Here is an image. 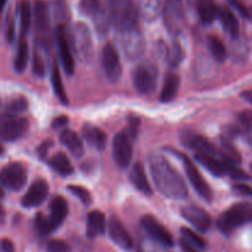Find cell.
<instances>
[{
	"label": "cell",
	"mask_w": 252,
	"mask_h": 252,
	"mask_svg": "<svg viewBox=\"0 0 252 252\" xmlns=\"http://www.w3.org/2000/svg\"><path fill=\"white\" fill-rule=\"evenodd\" d=\"M149 169L160 193L171 199L186 198L189 194L186 182L166 158L155 153L150 154Z\"/></svg>",
	"instance_id": "obj_1"
},
{
	"label": "cell",
	"mask_w": 252,
	"mask_h": 252,
	"mask_svg": "<svg viewBox=\"0 0 252 252\" xmlns=\"http://www.w3.org/2000/svg\"><path fill=\"white\" fill-rule=\"evenodd\" d=\"M111 24L117 32L138 26V9L135 0H106Z\"/></svg>",
	"instance_id": "obj_2"
},
{
	"label": "cell",
	"mask_w": 252,
	"mask_h": 252,
	"mask_svg": "<svg viewBox=\"0 0 252 252\" xmlns=\"http://www.w3.org/2000/svg\"><path fill=\"white\" fill-rule=\"evenodd\" d=\"M249 223H252V203H236L219 217L217 225L224 234H231Z\"/></svg>",
	"instance_id": "obj_3"
},
{
	"label": "cell",
	"mask_w": 252,
	"mask_h": 252,
	"mask_svg": "<svg viewBox=\"0 0 252 252\" xmlns=\"http://www.w3.org/2000/svg\"><path fill=\"white\" fill-rule=\"evenodd\" d=\"M161 14L167 31L174 36L181 33L186 22L185 0H162Z\"/></svg>",
	"instance_id": "obj_4"
},
{
	"label": "cell",
	"mask_w": 252,
	"mask_h": 252,
	"mask_svg": "<svg viewBox=\"0 0 252 252\" xmlns=\"http://www.w3.org/2000/svg\"><path fill=\"white\" fill-rule=\"evenodd\" d=\"M117 33L121 48L128 58L139 59L144 54L145 41L139 27H132V29L120 31Z\"/></svg>",
	"instance_id": "obj_5"
},
{
	"label": "cell",
	"mask_w": 252,
	"mask_h": 252,
	"mask_svg": "<svg viewBox=\"0 0 252 252\" xmlns=\"http://www.w3.org/2000/svg\"><path fill=\"white\" fill-rule=\"evenodd\" d=\"M158 81V68L150 62L138 64L133 71V83L137 91L147 95L154 91Z\"/></svg>",
	"instance_id": "obj_6"
},
{
	"label": "cell",
	"mask_w": 252,
	"mask_h": 252,
	"mask_svg": "<svg viewBox=\"0 0 252 252\" xmlns=\"http://www.w3.org/2000/svg\"><path fill=\"white\" fill-rule=\"evenodd\" d=\"M29 129V122L11 113H0V139L14 142L20 139Z\"/></svg>",
	"instance_id": "obj_7"
},
{
	"label": "cell",
	"mask_w": 252,
	"mask_h": 252,
	"mask_svg": "<svg viewBox=\"0 0 252 252\" xmlns=\"http://www.w3.org/2000/svg\"><path fill=\"white\" fill-rule=\"evenodd\" d=\"M27 182V170L21 162H11L0 170V184L10 191H20Z\"/></svg>",
	"instance_id": "obj_8"
},
{
	"label": "cell",
	"mask_w": 252,
	"mask_h": 252,
	"mask_svg": "<svg viewBox=\"0 0 252 252\" xmlns=\"http://www.w3.org/2000/svg\"><path fill=\"white\" fill-rule=\"evenodd\" d=\"M133 157V137L128 130H122L113 139V158L121 169H127Z\"/></svg>",
	"instance_id": "obj_9"
},
{
	"label": "cell",
	"mask_w": 252,
	"mask_h": 252,
	"mask_svg": "<svg viewBox=\"0 0 252 252\" xmlns=\"http://www.w3.org/2000/svg\"><path fill=\"white\" fill-rule=\"evenodd\" d=\"M180 158H181L182 162H184L185 171H186L189 181L191 182L194 191L199 194V197H202V198L206 199V201L211 202L212 199H213V191H212L208 182L203 179V176H202V174L199 172V170L197 169L196 165L192 162V160L189 159V157L180 154Z\"/></svg>",
	"instance_id": "obj_10"
},
{
	"label": "cell",
	"mask_w": 252,
	"mask_h": 252,
	"mask_svg": "<svg viewBox=\"0 0 252 252\" xmlns=\"http://www.w3.org/2000/svg\"><path fill=\"white\" fill-rule=\"evenodd\" d=\"M101 63H102L103 71L107 79L112 83H116L122 76V63H121L120 54L117 48L113 46V43L107 42L102 48L101 54Z\"/></svg>",
	"instance_id": "obj_11"
},
{
	"label": "cell",
	"mask_w": 252,
	"mask_h": 252,
	"mask_svg": "<svg viewBox=\"0 0 252 252\" xmlns=\"http://www.w3.org/2000/svg\"><path fill=\"white\" fill-rule=\"evenodd\" d=\"M140 224H142V228L144 229L145 233H147L153 240L157 241L158 244L165 246V248H171V246H174L175 241L171 233H170V231L153 216L143 217Z\"/></svg>",
	"instance_id": "obj_12"
},
{
	"label": "cell",
	"mask_w": 252,
	"mask_h": 252,
	"mask_svg": "<svg viewBox=\"0 0 252 252\" xmlns=\"http://www.w3.org/2000/svg\"><path fill=\"white\" fill-rule=\"evenodd\" d=\"M56 41L58 46L59 57H61L62 65L68 75H73L75 70V61H74L73 52H71L70 44H69L68 37H66V30L64 25L59 24L56 30Z\"/></svg>",
	"instance_id": "obj_13"
},
{
	"label": "cell",
	"mask_w": 252,
	"mask_h": 252,
	"mask_svg": "<svg viewBox=\"0 0 252 252\" xmlns=\"http://www.w3.org/2000/svg\"><path fill=\"white\" fill-rule=\"evenodd\" d=\"M34 25L39 43L47 46L51 41V26L48 6L43 0H37L34 4Z\"/></svg>",
	"instance_id": "obj_14"
},
{
	"label": "cell",
	"mask_w": 252,
	"mask_h": 252,
	"mask_svg": "<svg viewBox=\"0 0 252 252\" xmlns=\"http://www.w3.org/2000/svg\"><path fill=\"white\" fill-rule=\"evenodd\" d=\"M73 46L81 59H89L93 52V39L89 27L83 22H78L73 30Z\"/></svg>",
	"instance_id": "obj_15"
},
{
	"label": "cell",
	"mask_w": 252,
	"mask_h": 252,
	"mask_svg": "<svg viewBox=\"0 0 252 252\" xmlns=\"http://www.w3.org/2000/svg\"><path fill=\"white\" fill-rule=\"evenodd\" d=\"M49 194V185L46 180L38 179L30 186L25 196L22 197L21 204L25 208H33L43 203Z\"/></svg>",
	"instance_id": "obj_16"
},
{
	"label": "cell",
	"mask_w": 252,
	"mask_h": 252,
	"mask_svg": "<svg viewBox=\"0 0 252 252\" xmlns=\"http://www.w3.org/2000/svg\"><path fill=\"white\" fill-rule=\"evenodd\" d=\"M182 217L189 221L191 225H193L197 230L206 233L212 226V218L208 212L203 208L197 206H187L182 208Z\"/></svg>",
	"instance_id": "obj_17"
},
{
	"label": "cell",
	"mask_w": 252,
	"mask_h": 252,
	"mask_svg": "<svg viewBox=\"0 0 252 252\" xmlns=\"http://www.w3.org/2000/svg\"><path fill=\"white\" fill-rule=\"evenodd\" d=\"M107 230L110 234V238L117 244L120 248L125 250H130L133 248V239L130 234L128 233L127 229L123 226V224L118 220L116 217L110 218L107 223Z\"/></svg>",
	"instance_id": "obj_18"
},
{
	"label": "cell",
	"mask_w": 252,
	"mask_h": 252,
	"mask_svg": "<svg viewBox=\"0 0 252 252\" xmlns=\"http://www.w3.org/2000/svg\"><path fill=\"white\" fill-rule=\"evenodd\" d=\"M182 142L189 148H192L196 152V154L217 155V150L214 145L207 138L202 137V135L185 132L182 134Z\"/></svg>",
	"instance_id": "obj_19"
},
{
	"label": "cell",
	"mask_w": 252,
	"mask_h": 252,
	"mask_svg": "<svg viewBox=\"0 0 252 252\" xmlns=\"http://www.w3.org/2000/svg\"><path fill=\"white\" fill-rule=\"evenodd\" d=\"M129 180L130 182H132L133 186H134L138 191L142 192L145 196H152L153 189L152 186H150L149 180H148L144 166H143L142 162H135V164L133 165L129 174Z\"/></svg>",
	"instance_id": "obj_20"
},
{
	"label": "cell",
	"mask_w": 252,
	"mask_h": 252,
	"mask_svg": "<svg viewBox=\"0 0 252 252\" xmlns=\"http://www.w3.org/2000/svg\"><path fill=\"white\" fill-rule=\"evenodd\" d=\"M138 15L145 21L152 22L160 16L162 11V0H138Z\"/></svg>",
	"instance_id": "obj_21"
},
{
	"label": "cell",
	"mask_w": 252,
	"mask_h": 252,
	"mask_svg": "<svg viewBox=\"0 0 252 252\" xmlns=\"http://www.w3.org/2000/svg\"><path fill=\"white\" fill-rule=\"evenodd\" d=\"M107 228L105 214L100 211H93L88 216V225H86V234L89 238L94 239L96 236L103 235Z\"/></svg>",
	"instance_id": "obj_22"
},
{
	"label": "cell",
	"mask_w": 252,
	"mask_h": 252,
	"mask_svg": "<svg viewBox=\"0 0 252 252\" xmlns=\"http://www.w3.org/2000/svg\"><path fill=\"white\" fill-rule=\"evenodd\" d=\"M61 142L66 149L76 158L83 157L84 154V143L81 138L76 134L74 130L65 129L61 134Z\"/></svg>",
	"instance_id": "obj_23"
},
{
	"label": "cell",
	"mask_w": 252,
	"mask_h": 252,
	"mask_svg": "<svg viewBox=\"0 0 252 252\" xmlns=\"http://www.w3.org/2000/svg\"><path fill=\"white\" fill-rule=\"evenodd\" d=\"M68 203H66L65 199L62 196H56L49 203V212H51V219L53 221L54 225L58 228L62 223L64 221V219L68 216Z\"/></svg>",
	"instance_id": "obj_24"
},
{
	"label": "cell",
	"mask_w": 252,
	"mask_h": 252,
	"mask_svg": "<svg viewBox=\"0 0 252 252\" xmlns=\"http://www.w3.org/2000/svg\"><path fill=\"white\" fill-rule=\"evenodd\" d=\"M83 137L85 138L89 144L93 145L94 148H96L98 150L103 149L106 145V142H107V135H106V133L98 127H95V126L91 125L84 126Z\"/></svg>",
	"instance_id": "obj_25"
},
{
	"label": "cell",
	"mask_w": 252,
	"mask_h": 252,
	"mask_svg": "<svg viewBox=\"0 0 252 252\" xmlns=\"http://www.w3.org/2000/svg\"><path fill=\"white\" fill-rule=\"evenodd\" d=\"M218 19H220L223 27L233 38H236L239 36V32H240L239 21L235 14L229 7H219Z\"/></svg>",
	"instance_id": "obj_26"
},
{
	"label": "cell",
	"mask_w": 252,
	"mask_h": 252,
	"mask_svg": "<svg viewBox=\"0 0 252 252\" xmlns=\"http://www.w3.org/2000/svg\"><path fill=\"white\" fill-rule=\"evenodd\" d=\"M180 90V78L177 74L170 73L165 79L164 86H162L160 100L162 102H170L177 96Z\"/></svg>",
	"instance_id": "obj_27"
},
{
	"label": "cell",
	"mask_w": 252,
	"mask_h": 252,
	"mask_svg": "<svg viewBox=\"0 0 252 252\" xmlns=\"http://www.w3.org/2000/svg\"><path fill=\"white\" fill-rule=\"evenodd\" d=\"M197 161L199 164L203 165L207 170H208L211 174H213L214 176H223L225 174L224 171V165H223V159H218L216 155H204V154H194Z\"/></svg>",
	"instance_id": "obj_28"
},
{
	"label": "cell",
	"mask_w": 252,
	"mask_h": 252,
	"mask_svg": "<svg viewBox=\"0 0 252 252\" xmlns=\"http://www.w3.org/2000/svg\"><path fill=\"white\" fill-rule=\"evenodd\" d=\"M197 9H198V14L202 22L206 25L212 24L218 17L219 7L217 6L214 0H198Z\"/></svg>",
	"instance_id": "obj_29"
},
{
	"label": "cell",
	"mask_w": 252,
	"mask_h": 252,
	"mask_svg": "<svg viewBox=\"0 0 252 252\" xmlns=\"http://www.w3.org/2000/svg\"><path fill=\"white\" fill-rule=\"evenodd\" d=\"M49 165H51V167L54 171L58 172L62 176H69V175L73 174L74 171V167L70 159L62 152L57 153V154H54L53 157L51 158Z\"/></svg>",
	"instance_id": "obj_30"
},
{
	"label": "cell",
	"mask_w": 252,
	"mask_h": 252,
	"mask_svg": "<svg viewBox=\"0 0 252 252\" xmlns=\"http://www.w3.org/2000/svg\"><path fill=\"white\" fill-rule=\"evenodd\" d=\"M29 46H27V42L25 41V38L21 37L19 41V44H17L16 56H15L14 59V68L16 73H22V71H25L27 63H29Z\"/></svg>",
	"instance_id": "obj_31"
},
{
	"label": "cell",
	"mask_w": 252,
	"mask_h": 252,
	"mask_svg": "<svg viewBox=\"0 0 252 252\" xmlns=\"http://www.w3.org/2000/svg\"><path fill=\"white\" fill-rule=\"evenodd\" d=\"M51 78H52V86H53V90H54V94H56V96L59 98V101H61L62 103L68 105V97H66L65 89H64L63 81H62L61 70H59V66L57 63H53V65H52Z\"/></svg>",
	"instance_id": "obj_32"
},
{
	"label": "cell",
	"mask_w": 252,
	"mask_h": 252,
	"mask_svg": "<svg viewBox=\"0 0 252 252\" xmlns=\"http://www.w3.org/2000/svg\"><path fill=\"white\" fill-rule=\"evenodd\" d=\"M20 11V30H21V37L24 38L25 34L29 32L31 26V6L27 0H22L19 6Z\"/></svg>",
	"instance_id": "obj_33"
},
{
	"label": "cell",
	"mask_w": 252,
	"mask_h": 252,
	"mask_svg": "<svg viewBox=\"0 0 252 252\" xmlns=\"http://www.w3.org/2000/svg\"><path fill=\"white\" fill-rule=\"evenodd\" d=\"M208 47L209 51H211L212 56L214 57V59L218 62H224L226 59V48L224 42L221 41L219 37L217 36H209L208 38Z\"/></svg>",
	"instance_id": "obj_34"
},
{
	"label": "cell",
	"mask_w": 252,
	"mask_h": 252,
	"mask_svg": "<svg viewBox=\"0 0 252 252\" xmlns=\"http://www.w3.org/2000/svg\"><path fill=\"white\" fill-rule=\"evenodd\" d=\"M103 9L101 0H80L79 4V10L83 15L89 17H95L101 10Z\"/></svg>",
	"instance_id": "obj_35"
},
{
	"label": "cell",
	"mask_w": 252,
	"mask_h": 252,
	"mask_svg": "<svg viewBox=\"0 0 252 252\" xmlns=\"http://www.w3.org/2000/svg\"><path fill=\"white\" fill-rule=\"evenodd\" d=\"M181 236L182 240H185L186 243L191 244L192 246H194L196 249H198L199 251L204 250L206 249V241L201 238L197 233H194V230L189 228H182L181 229Z\"/></svg>",
	"instance_id": "obj_36"
},
{
	"label": "cell",
	"mask_w": 252,
	"mask_h": 252,
	"mask_svg": "<svg viewBox=\"0 0 252 252\" xmlns=\"http://www.w3.org/2000/svg\"><path fill=\"white\" fill-rule=\"evenodd\" d=\"M167 62L171 66H177L184 59V49L179 42H174L172 46L166 51Z\"/></svg>",
	"instance_id": "obj_37"
},
{
	"label": "cell",
	"mask_w": 252,
	"mask_h": 252,
	"mask_svg": "<svg viewBox=\"0 0 252 252\" xmlns=\"http://www.w3.org/2000/svg\"><path fill=\"white\" fill-rule=\"evenodd\" d=\"M34 225H36V229L38 230V233L42 234V235L51 234L52 231H54L57 229V226L54 225L53 221L41 213L37 214L36 219H34Z\"/></svg>",
	"instance_id": "obj_38"
},
{
	"label": "cell",
	"mask_w": 252,
	"mask_h": 252,
	"mask_svg": "<svg viewBox=\"0 0 252 252\" xmlns=\"http://www.w3.org/2000/svg\"><path fill=\"white\" fill-rule=\"evenodd\" d=\"M223 165H224V171H225V174H228L229 176L233 177V179L239 180V181H244V180L250 179L249 175L246 174L245 171H243L240 167L236 166L234 162H230L228 161V160L223 159Z\"/></svg>",
	"instance_id": "obj_39"
},
{
	"label": "cell",
	"mask_w": 252,
	"mask_h": 252,
	"mask_svg": "<svg viewBox=\"0 0 252 252\" xmlns=\"http://www.w3.org/2000/svg\"><path fill=\"white\" fill-rule=\"evenodd\" d=\"M68 189L70 193H73L74 196L78 197V198L80 199L84 204H86V206L90 204L91 201H93L90 191H89L88 189H85V187L80 186V185H69Z\"/></svg>",
	"instance_id": "obj_40"
},
{
	"label": "cell",
	"mask_w": 252,
	"mask_h": 252,
	"mask_svg": "<svg viewBox=\"0 0 252 252\" xmlns=\"http://www.w3.org/2000/svg\"><path fill=\"white\" fill-rule=\"evenodd\" d=\"M6 107L7 110H9V112H11V115L12 113H20L27 108V101L26 98L22 97V96H20V97H15L7 103Z\"/></svg>",
	"instance_id": "obj_41"
},
{
	"label": "cell",
	"mask_w": 252,
	"mask_h": 252,
	"mask_svg": "<svg viewBox=\"0 0 252 252\" xmlns=\"http://www.w3.org/2000/svg\"><path fill=\"white\" fill-rule=\"evenodd\" d=\"M47 250L48 252H70V246L65 241L53 239L47 244Z\"/></svg>",
	"instance_id": "obj_42"
},
{
	"label": "cell",
	"mask_w": 252,
	"mask_h": 252,
	"mask_svg": "<svg viewBox=\"0 0 252 252\" xmlns=\"http://www.w3.org/2000/svg\"><path fill=\"white\" fill-rule=\"evenodd\" d=\"M239 123L245 130H252V111L245 110L239 115Z\"/></svg>",
	"instance_id": "obj_43"
},
{
	"label": "cell",
	"mask_w": 252,
	"mask_h": 252,
	"mask_svg": "<svg viewBox=\"0 0 252 252\" xmlns=\"http://www.w3.org/2000/svg\"><path fill=\"white\" fill-rule=\"evenodd\" d=\"M228 1H229V4H230L231 6H233L234 9H235L236 11L241 15V16L245 17V19H251L250 10H249V7L246 6V5L244 4L241 0H228Z\"/></svg>",
	"instance_id": "obj_44"
},
{
	"label": "cell",
	"mask_w": 252,
	"mask_h": 252,
	"mask_svg": "<svg viewBox=\"0 0 252 252\" xmlns=\"http://www.w3.org/2000/svg\"><path fill=\"white\" fill-rule=\"evenodd\" d=\"M33 73L37 76H43L46 74V66L38 53H34L33 56Z\"/></svg>",
	"instance_id": "obj_45"
},
{
	"label": "cell",
	"mask_w": 252,
	"mask_h": 252,
	"mask_svg": "<svg viewBox=\"0 0 252 252\" xmlns=\"http://www.w3.org/2000/svg\"><path fill=\"white\" fill-rule=\"evenodd\" d=\"M234 189H235L238 193L243 194V196L252 197V187L249 186V185H245V184H241V182H239V184L234 185Z\"/></svg>",
	"instance_id": "obj_46"
},
{
	"label": "cell",
	"mask_w": 252,
	"mask_h": 252,
	"mask_svg": "<svg viewBox=\"0 0 252 252\" xmlns=\"http://www.w3.org/2000/svg\"><path fill=\"white\" fill-rule=\"evenodd\" d=\"M52 145H53V143H52L51 140L43 142L41 145H39L38 149H37V153H38V155L41 159H44V158L47 157V154H48V152H49V149H51Z\"/></svg>",
	"instance_id": "obj_47"
},
{
	"label": "cell",
	"mask_w": 252,
	"mask_h": 252,
	"mask_svg": "<svg viewBox=\"0 0 252 252\" xmlns=\"http://www.w3.org/2000/svg\"><path fill=\"white\" fill-rule=\"evenodd\" d=\"M68 122H69V118L66 117V116H59V117H57L56 120L53 121V123H52V127L53 128L64 127V126L68 125Z\"/></svg>",
	"instance_id": "obj_48"
},
{
	"label": "cell",
	"mask_w": 252,
	"mask_h": 252,
	"mask_svg": "<svg viewBox=\"0 0 252 252\" xmlns=\"http://www.w3.org/2000/svg\"><path fill=\"white\" fill-rule=\"evenodd\" d=\"M180 246H181V250L182 252H201L198 249H196L194 246H192L191 244L186 243L185 240H180Z\"/></svg>",
	"instance_id": "obj_49"
},
{
	"label": "cell",
	"mask_w": 252,
	"mask_h": 252,
	"mask_svg": "<svg viewBox=\"0 0 252 252\" xmlns=\"http://www.w3.org/2000/svg\"><path fill=\"white\" fill-rule=\"evenodd\" d=\"M1 249L4 252H15V246L12 244L11 240L9 239H4L1 241Z\"/></svg>",
	"instance_id": "obj_50"
},
{
	"label": "cell",
	"mask_w": 252,
	"mask_h": 252,
	"mask_svg": "<svg viewBox=\"0 0 252 252\" xmlns=\"http://www.w3.org/2000/svg\"><path fill=\"white\" fill-rule=\"evenodd\" d=\"M241 96H243V98H245L246 101L252 103V91H246V93H244Z\"/></svg>",
	"instance_id": "obj_51"
},
{
	"label": "cell",
	"mask_w": 252,
	"mask_h": 252,
	"mask_svg": "<svg viewBox=\"0 0 252 252\" xmlns=\"http://www.w3.org/2000/svg\"><path fill=\"white\" fill-rule=\"evenodd\" d=\"M4 219H5V211L1 206H0V224L4 223Z\"/></svg>",
	"instance_id": "obj_52"
},
{
	"label": "cell",
	"mask_w": 252,
	"mask_h": 252,
	"mask_svg": "<svg viewBox=\"0 0 252 252\" xmlns=\"http://www.w3.org/2000/svg\"><path fill=\"white\" fill-rule=\"evenodd\" d=\"M6 2H7V0H0V12H1L2 10H4V7H5V5H6Z\"/></svg>",
	"instance_id": "obj_53"
},
{
	"label": "cell",
	"mask_w": 252,
	"mask_h": 252,
	"mask_svg": "<svg viewBox=\"0 0 252 252\" xmlns=\"http://www.w3.org/2000/svg\"><path fill=\"white\" fill-rule=\"evenodd\" d=\"M2 153H4V147H2V145L0 144V155H1Z\"/></svg>",
	"instance_id": "obj_54"
},
{
	"label": "cell",
	"mask_w": 252,
	"mask_h": 252,
	"mask_svg": "<svg viewBox=\"0 0 252 252\" xmlns=\"http://www.w3.org/2000/svg\"><path fill=\"white\" fill-rule=\"evenodd\" d=\"M251 170H252V164H251Z\"/></svg>",
	"instance_id": "obj_55"
},
{
	"label": "cell",
	"mask_w": 252,
	"mask_h": 252,
	"mask_svg": "<svg viewBox=\"0 0 252 252\" xmlns=\"http://www.w3.org/2000/svg\"><path fill=\"white\" fill-rule=\"evenodd\" d=\"M251 12H252V7H251Z\"/></svg>",
	"instance_id": "obj_56"
}]
</instances>
